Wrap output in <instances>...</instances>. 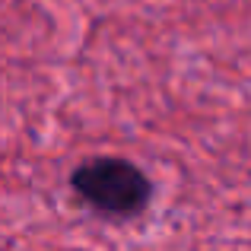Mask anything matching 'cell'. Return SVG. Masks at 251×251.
Returning a JSON list of instances; mask_svg holds the SVG:
<instances>
[{
  "label": "cell",
  "mask_w": 251,
  "mask_h": 251,
  "mask_svg": "<svg viewBox=\"0 0 251 251\" xmlns=\"http://www.w3.org/2000/svg\"><path fill=\"white\" fill-rule=\"evenodd\" d=\"M70 188L83 203L105 216H137L153 197V184L121 156H96L74 169Z\"/></svg>",
  "instance_id": "6da1fadb"
}]
</instances>
